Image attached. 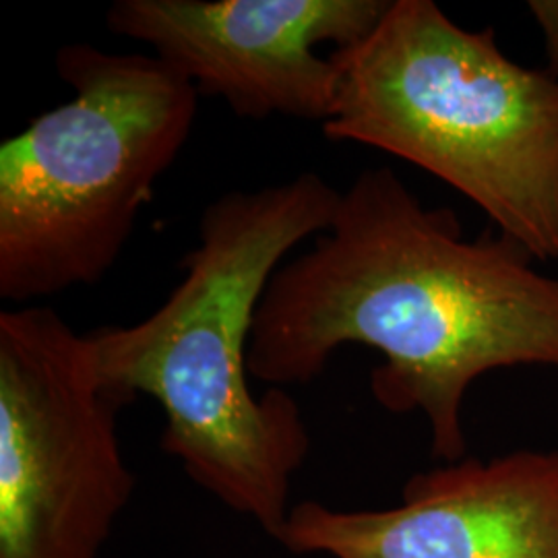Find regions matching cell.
<instances>
[{"label": "cell", "instance_id": "6da1fadb", "mask_svg": "<svg viewBox=\"0 0 558 558\" xmlns=\"http://www.w3.org/2000/svg\"><path fill=\"white\" fill-rule=\"evenodd\" d=\"M534 260L500 232L465 239L456 211L426 207L391 168H368L341 191L331 226L274 274L248 375L283 389L317 379L348 343L375 348V399L396 414L420 410L433 453L456 463L474 380L558 368V278Z\"/></svg>", "mask_w": 558, "mask_h": 558}, {"label": "cell", "instance_id": "7a4b0ae2", "mask_svg": "<svg viewBox=\"0 0 558 558\" xmlns=\"http://www.w3.org/2000/svg\"><path fill=\"white\" fill-rule=\"evenodd\" d=\"M341 191L317 172L228 191L199 220L184 276L149 317L87 333L101 383L129 403L156 399L161 449L228 509L274 539L290 515V486L311 451L299 401L248 383V345L260 300L283 259L323 234Z\"/></svg>", "mask_w": 558, "mask_h": 558}, {"label": "cell", "instance_id": "3957f363", "mask_svg": "<svg viewBox=\"0 0 558 558\" xmlns=\"http://www.w3.org/2000/svg\"><path fill=\"white\" fill-rule=\"evenodd\" d=\"M327 140L391 154L447 182L536 260L558 259V81L463 29L433 0H391L333 50Z\"/></svg>", "mask_w": 558, "mask_h": 558}, {"label": "cell", "instance_id": "277c9868", "mask_svg": "<svg viewBox=\"0 0 558 558\" xmlns=\"http://www.w3.org/2000/svg\"><path fill=\"white\" fill-rule=\"evenodd\" d=\"M75 96L0 145V299L98 283L193 133L199 89L160 57L66 44Z\"/></svg>", "mask_w": 558, "mask_h": 558}, {"label": "cell", "instance_id": "5b68a950", "mask_svg": "<svg viewBox=\"0 0 558 558\" xmlns=\"http://www.w3.org/2000/svg\"><path fill=\"white\" fill-rule=\"evenodd\" d=\"M126 403L57 311L0 313V558H100L135 486Z\"/></svg>", "mask_w": 558, "mask_h": 558}, {"label": "cell", "instance_id": "8992f818", "mask_svg": "<svg viewBox=\"0 0 558 558\" xmlns=\"http://www.w3.org/2000/svg\"><path fill=\"white\" fill-rule=\"evenodd\" d=\"M389 0H117L106 27L154 48L242 119L331 117L338 66L320 44L364 40Z\"/></svg>", "mask_w": 558, "mask_h": 558}, {"label": "cell", "instance_id": "52a82bcc", "mask_svg": "<svg viewBox=\"0 0 558 558\" xmlns=\"http://www.w3.org/2000/svg\"><path fill=\"white\" fill-rule=\"evenodd\" d=\"M278 542L327 558H558V451L459 459L412 476L391 509L306 500Z\"/></svg>", "mask_w": 558, "mask_h": 558}, {"label": "cell", "instance_id": "ba28073f", "mask_svg": "<svg viewBox=\"0 0 558 558\" xmlns=\"http://www.w3.org/2000/svg\"><path fill=\"white\" fill-rule=\"evenodd\" d=\"M527 9L544 34L546 73L558 81V0H530Z\"/></svg>", "mask_w": 558, "mask_h": 558}]
</instances>
